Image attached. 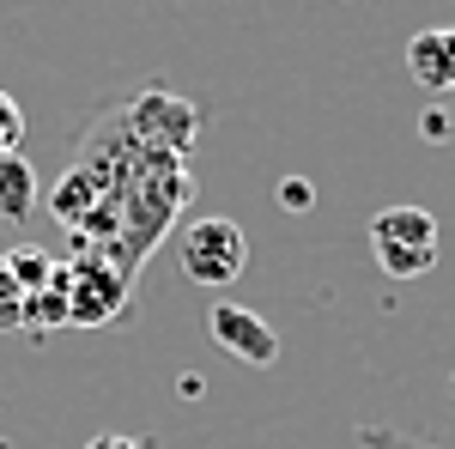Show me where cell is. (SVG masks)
<instances>
[{"label":"cell","mask_w":455,"mask_h":449,"mask_svg":"<svg viewBox=\"0 0 455 449\" xmlns=\"http://www.w3.org/2000/svg\"><path fill=\"white\" fill-rule=\"evenodd\" d=\"M371 255L388 279H425L437 268V219L425 207H383L371 219Z\"/></svg>","instance_id":"6da1fadb"},{"label":"cell","mask_w":455,"mask_h":449,"mask_svg":"<svg viewBox=\"0 0 455 449\" xmlns=\"http://www.w3.org/2000/svg\"><path fill=\"white\" fill-rule=\"evenodd\" d=\"M176 261H182V274L195 279V285H231V279H243L249 268V237L237 219H195V225H182V237H176Z\"/></svg>","instance_id":"7a4b0ae2"},{"label":"cell","mask_w":455,"mask_h":449,"mask_svg":"<svg viewBox=\"0 0 455 449\" xmlns=\"http://www.w3.org/2000/svg\"><path fill=\"white\" fill-rule=\"evenodd\" d=\"M207 334L219 341V352H231V358H243V365H274L280 358V334H274V322H261L255 310L243 304H231V298H219L207 310Z\"/></svg>","instance_id":"3957f363"},{"label":"cell","mask_w":455,"mask_h":449,"mask_svg":"<svg viewBox=\"0 0 455 449\" xmlns=\"http://www.w3.org/2000/svg\"><path fill=\"white\" fill-rule=\"evenodd\" d=\"M407 73H413L419 92L450 98L455 92V25H425V31L407 43Z\"/></svg>","instance_id":"277c9868"},{"label":"cell","mask_w":455,"mask_h":449,"mask_svg":"<svg viewBox=\"0 0 455 449\" xmlns=\"http://www.w3.org/2000/svg\"><path fill=\"white\" fill-rule=\"evenodd\" d=\"M36 207V171L12 152V158H0V219H31Z\"/></svg>","instance_id":"5b68a950"},{"label":"cell","mask_w":455,"mask_h":449,"mask_svg":"<svg viewBox=\"0 0 455 449\" xmlns=\"http://www.w3.org/2000/svg\"><path fill=\"white\" fill-rule=\"evenodd\" d=\"M0 268L19 279V292H25V298H31V292H43V285H49V274H55V261H49L36 243H19L12 255H0Z\"/></svg>","instance_id":"8992f818"},{"label":"cell","mask_w":455,"mask_h":449,"mask_svg":"<svg viewBox=\"0 0 455 449\" xmlns=\"http://www.w3.org/2000/svg\"><path fill=\"white\" fill-rule=\"evenodd\" d=\"M25 328V292H19V279L0 268V334H19Z\"/></svg>","instance_id":"52a82bcc"},{"label":"cell","mask_w":455,"mask_h":449,"mask_svg":"<svg viewBox=\"0 0 455 449\" xmlns=\"http://www.w3.org/2000/svg\"><path fill=\"white\" fill-rule=\"evenodd\" d=\"M19 140H25V109H19L12 92H0V158H12Z\"/></svg>","instance_id":"ba28073f"},{"label":"cell","mask_w":455,"mask_h":449,"mask_svg":"<svg viewBox=\"0 0 455 449\" xmlns=\"http://www.w3.org/2000/svg\"><path fill=\"white\" fill-rule=\"evenodd\" d=\"M358 449H437V444L407 437V431H383V425H358Z\"/></svg>","instance_id":"9c48e42d"},{"label":"cell","mask_w":455,"mask_h":449,"mask_svg":"<svg viewBox=\"0 0 455 449\" xmlns=\"http://www.w3.org/2000/svg\"><path fill=\"white\" fill-rule=\"evenodd\" d=\"M280 207L285 212H310L315 207V188L304 182V176H285V182H280Z\"/></svg>","instance_id":"30bf717a"},{"label":"cell","mask_w":455,"mask_h":449,"mask_svg":"<svg viewBox=\"0 0 455 449\" xmlns=\"http://www.w3.org/2000/svg\"><path fill=\"white\" fill-rule=\"evenodd\" d=\"M419 134H425V140H450V116H443V109H425Z\"/></svg>","instance_id":"8fae6325"},{"label":"cell","mask_w":455,"mask_h":449,"mask_svg":"<svg viewBox=\"0 0 455 449\" xmlns=\"http://www.w3.org/2000/svg\"><path fill=\"white\" fill-rule=\"evenodd\" d=\"M92 449H146V444H134V437H98Z\"/></svg>","instance_id":"7c38bea8"},{"label":"cell","mask_w":455,"mask_h":449,"mask_svg":"<svg viewBox=\"0 0 455 449\" xmlns=\"http://www.w3.org/2000/svg\"><path fill=\"white\" fill-rule=\"evenodd\" d=\"M450 395H455V377H450Z\"/></svg>","instance_id":"4fadbf2b"},{"label":"cell","mask_w":455,"mask_h":449,"mask_svg":"<svg viewBox=\"0 0 455 449\" xmlns=\"http://www.w3.org/2000/svg\"><path fill=\"white\" fill-rule=\"evenodd\" d=\"M0 449H6V437H0Z\"/></svg>","instance_id":"5bb4252c"}]
</instances>
